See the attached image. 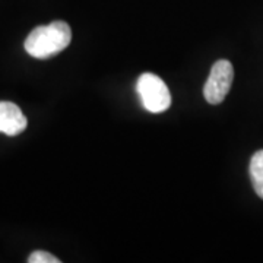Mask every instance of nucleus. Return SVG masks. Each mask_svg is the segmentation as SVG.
<instances>
[{
	"mask_svg": "<svg viewBox=\"0 0 263 263\" xmlns=\"http://www.w3.org/2000/svg\"><path fill=\"white\" fill-rule=\"evenodd\" d=\"M72 41V29L65 21L34 28L25 40V51L34 59H50L63 51Z\"/></svg>",
	"mask_w": 263,
	"mask_h": 263,
	"instance_id": "nucleus-1",
	"label": "nucleus"
},
{
	"mask_svg": "<svg viewBox=\"0 0 263 263\" xmlns=\"http://www.w3.org/2000/svg\"><path fill=\"white\" fill-rule=\"evenodd\" d=\"M27 117L16 104L0 101V132L8 136H18L27 129Z\"/></svg>",
	"mask_w": 263,
	"mask_h": 263,
	"instance_id": "nucleus-4",
	"label": "nucleus"
},
{
	"mask_svg": "<svg viewBox=\"0 0 263 263\" xmlns=\"http://www.w3.org/2000/svg\"><path fill=\"white\" fill-rule=\"evenodd\" d=\"M29 263H60V259H57L56 256H53L48 252L44 250H37L34 253L29 254L28 257Z\"/></svg>",
	"mask_w": 263,
	"mask_h": 263,
	"instance_id": "nucleus-6",
	"label": "nucleus"
},
{
	"mask_svg": "<svg viewBox=\"0 0 263 263\" xmlns=\"http://www.w3.org/2000/svg\"><path fill=\"white\" fill-rule=\"evenodd\" d=\"M138 94L143 107L151 113H164L171 105V94L168 86L160 76L143 73L138 79Z\"/></svg>",
	"mask_w": 263,
	"mask_h": 263,
	"instance_id": "nucleus-2",
	"label": "nucleus"
},
{
	"mask_svg": "<svg viewBox=\"0 0 263 263\" xmlns=\"http://www.w3.org/2000/svg\"><path fill=\"white\" fill-rule=\"evenodd\" d=\"M250 180L253 184L256 195L263 199V149L254 152V155L250 160Z\"/></svg>",
	"mask_w": 263,
	"mask_h": 263,
	"instance_id": "nucleus-5",
	"label": "nucleus"
},
{
	"mask_svg": "<svg viewBox=\"0 0 263 263\" xmlns=\"http://www.w3.org/2000/svg\"><path fill=\"white\" fill-rule=\"evenodd\" d=\"M233 79H234L233 65L226 59L218 60L212 66L206 84L203 86V97L208 103L212 105L222 103L231 89Z\"/></svg>",
	"mask_w": 263,
	"mask_h": 263,
	"instance_id": "nucleus-3",
	"label": "nucleus"
}]
</instances>
